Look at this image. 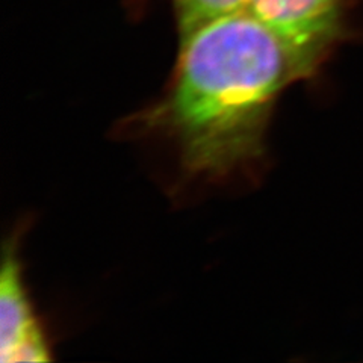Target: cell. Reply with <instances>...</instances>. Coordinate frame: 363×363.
<instances>
[{
    "mask_svg": "<svg viewBox=\"0 0 363 363\" xmlns=\"http://www.w3.org/2000/svg\"><path fill=\"white\" fill-rule=\"evenodd\" d=\"M180 41L173 84L143 123L173 141L192 176L221 179L253 165L279 96L318 65L247 11Z\"/></svg>",
    "mask_w": 363,
    "mask_h": 363,
    "instance_id": "6da1fadb",
    "label": "cell"
},
{
    "mask_svg": "<svg viewBox=\"0 0 363 363\" xmlns=\"http://www.w3.org/2000/svg\"><path fill=\"white\" fill-rule=\"evenodd\" d=\"M245 11L318 67L340 38L339 0H248Z\"/></svg>",
    "mask_w": 363,
    "mask_h": 363,
    "instance_id": "7a4b0ae2",
    "label": "cell"
},
{
    "mask_svg": "<svg viewBox=\"0 0 363 363\" xmlns=\"http://www.w3.org/2000/svg\"><path fill=\"white\" fill-rule=\"evenodd\" d=\"M0 359L48 362L50 348L25 286L16 244L8 242L0 274Z\"/></svg>",
    "mask_w": 363,
    "mask_h": 363,
    "instance_id": "3957f363",
    "label": "cell"
},
{
    "mask_svg": "<svg viewBox=\"0 0 363 363\" xmlns=\"http://www.w3.org/2000/svg\"><path fill=\"white\" fill-rule=\"evenodd\" d=\"M180 38L212 21L242 13L248 0H173Z\"/></svg>",
    "mask_w": 363,
    "mask_h": 363,
    "instance_id": "277c9868",
    "label": "cell"
}]
</instances>
